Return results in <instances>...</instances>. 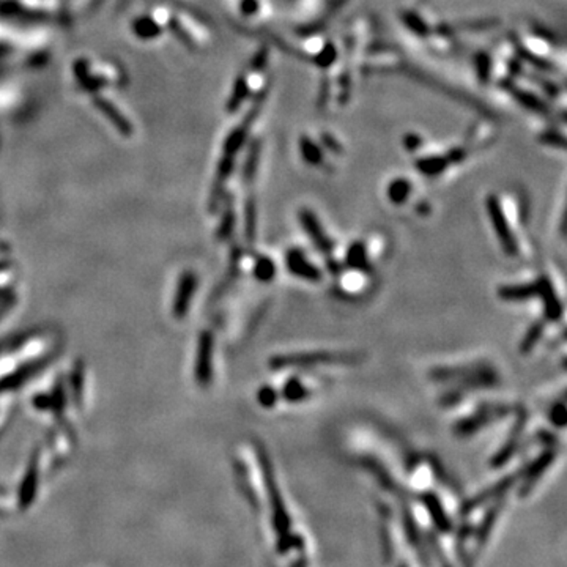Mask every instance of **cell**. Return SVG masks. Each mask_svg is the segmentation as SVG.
Returning a JSON list of instances; mask_svg holds the SVG:
<instances>
[{
    "mask_svg": "<svg viewBox=\"0 0 567 567\" xmlns=\"http://www.w3.org/2000/svg\"><path fill=\"white\" fill-rule=\"evenodd\" d=\"M286 266L288 273L298 277V279L308 282H320L324 279V275H321L320 268H317V266L306 257V254L301 249L298 248L288 249L286 254Z\"/></svg>",
    "mask_w": 567,
    "mask_h": 567,
    "instance_id": "5b68a950",
    "label": "cell"
},
{
    "mask_svg": "<svg viewBox=\"0 0 567 567\" xmlns=\"http://www.w3.org/2000/svg\"><path fill=\"white\" fill-rule=\"evenodd\" d=\"M555 459H557V451H553V449H546V451L539 454L537 457L530 464V466L525 470L524 487H521V492L526 493L528 490H530V488L539 481V477H541L544 472L548 470V466L552 465Z\"/></svg>",
    "mask_w": 567,
    "mask_h": 567,
    "instance_id": "ba28073f",
    "label": "cell"
},
{
    "mask_svg": "<svg viewBox=\"0 0 567 567\" xmlns=\"http://www.w3.org/2000/svg\"><path fill=\"white\" fill-rule=\"evenodd\" d=\"M359 357L352 352H330V350H319V352L277 355L270 359V368L273 370H282L290 368H314L320 364H353Z\"/></svg>",
    "mask_w": 567,
    "mask_h": 567,
    "instance_id": "6da1fadb",
    "label": "cell"
},
{
    "mask_svg": "<svg viewBox=\"0 0 567 567\" xmlns=\"http://www.w3.org/2000/svg\"><path fill=\"white\" fill-rule=\"evenodd\" d=\"M548 419L555 427H559V429H563L566 426V405L563 400L553 404V407L548 411Z\"/></svg>",
    "mask_w": 567,
    "mask_h": 567,
    "instance_id": "44dd1931",
    "label": "cell"
},
{
    "mask_svg": "<svg viewBox=\"0 0 567 567\" xmlns=\"http://www.w3.org/2000/svg\"><path fill=\"white\" fill-rule=\"evenodd\" d=\"M544 331H546V324H544L542 320H537L533 324L530 328H528V331L525 332L524 339H521L520 342V353L521 355H528L531 353V350L535 348L539 341H541L542 336H544Z\"/></svg>",
    "mask_w": 567,
    "mask_h": 567,
    "instance_id": "4fadbf2b",
    "label": "cell"
},
{
    "mask_svg": "<svg viewBox=\"0 0 567 567\" xmlns=\"http://www.w3.org/2000/svg\"><path fill=\"white\" fill-rule=\"evenodd\" d=\"M298 219L304 232L308 233V237L310 238V241H312L314 246L319 249L321 254L330 255L332 252V249H335V243H332L331 238L325 233L319 218H317L310 210L303 208V210H299Z\"/></svg>",
    "mask_w": 567,
    "mask_h": 567,
    "instance_id": "277c9868",
    "label": "cell"
},
{
    "mask_svg": "<svg viewBox=\"0 0 567 567\" xmlns=\"http://www.w3.org/2000/svg\"><path fill=\"white\" fill-rule=\"evenodd\" d=\"M257 399L262 407L265 408H273L275 405L277 404V400H279V392L276 391L273 386H262L260 388V391L257 394Z\"/></svg>",
    "mask_w": 567,
    "mask_h": 567,
    "instance_id": "ffe728a7",
    "label": "cell"
},
{
    "mask_svg": "<svg viewBox=\"0 0 567 567\" xmlns=\"http://www.w3.org/2000/svg\"><path fill=\"white\" fill-rule=\"evenodd\" d=\"M536 284H537V298L542 299L546 319L550 321H559L561 317H563L564 314V309L557 293V288L553 287L552 281H550L547 276L539 277Z\"/></svg>",
    "mask_w": 567,
    "mask_h": 567,
    "instance_id": "8992f818",
    "label": "cell"
},
{
    "mask_svg": "<svg viewBox=\"0 0 567 567\" xmlns=\"http://www.w3.org/2000/svg\"><path fill=\"white\" fill-rule=\"evenodd\" d=\"M509 411L510 410L508 407H504V405L484 404L475 411V413H471L470 416H466V418L455 422L454 433L457 437H471L475 435L476 432H479L484 427L490 424V422L504 418L506 415H509Z\"/></svg>",
    "mask_w": 567,
    "mask_h": 567,
    "instance_id": "7a4b0ae2",
    "label": "cell"
},
{
    "mask_svg": "<svg viewBox=\"0 0 567 567\" xmlns=\"http://www.w3.org/2000/svg\"><path fill=\"white\" fill-rule=\"evenodd\" d=\"M257 159H259V142H254V146L251 147V152H249L246 166H244V180L246 181H251L254 179L255 170H257Z\"/></svg>",
    "mask_w": 567,
    "mask_h": 567,
    "instance_id": "603a6c76",
    "label": "cell"
},
{
    "mask_svg": "<svg viewBox=\"0 0 567 567\" xmlns=\"http://www.w3.org/2000/svg\"><path fill=\"white\" fill-rule=\"evenodd\" d=\"M170 29L174 30L175 33H179V37H180V40H181V41H185L186 44H191V40H189V38H188V35L185 33V30L181 29V26H180V22H179V21H175V19L172 21V22H170Z\"/></svg>",
    "mask_w": 567,
    "mask_h": 567,
    "instance_id": "484cf974",
    "label": "cell"
},
{
    "mask_svg": "<svg viewBox=\"0 0 567 567\" xmlns=\"http://www.w3.org/2000/svg\"><path fill=\"white\" fill-rule=\"evenodd\" d=\"M448 164L449 161L440 157L422 158L419 161H416V168H418L421 174H424L427 177H435L438 174H441V172L448 168Z\"/></svg>",
    "mask_w": 567,
    "mask_h": 567,
    "instance_id": "9a60e30c",
    "label": "cell"
},
{
    "mask_svg": "<svg viewBox=\"0 0 567 567\" xmlns=\"http://www.w3.org/2000/svg\"><path fill=\"white\" fill-rule=\"evenodd\" d=\"M498 297L509 303H521L531 298H537V284L524 282V284H508L498 288Z\"/></svg>",
    "mask_w": 567,
    "mask_h": 567,
    "instance_id": "9c48e42d",
    "label": "cell"
},
{
    "mask_svg": "<svg viewBox=\"0 0 567 567\" xmlns=\"http://www.w3.org/2000/svg\"><path fill=\"white\" fill-rule=\"evenodd\" d=\"M301 153H303L304 159L308 161L309 164H312V166H320L321 159H324V157H321V152L319 150V147L314 146V143L310 142V141H308V139H306V137L301 141Z\"/></svg>",
    "mask_w": 567,
    "mask_h": 567,
    "instance_id": "d6986e66",
    "label": "cell"
},
{
    "mask_svg": "<svg viewBox=\"0 0 567 567\" xmlns=\"http://www.w3.org/2000/svg\"><path fill=\"white\" fill-rule=\"evenodd\" d=\"M411 194V183L405 179H397L389 183L388 186V199L394 205H402L407 202Z\"/></svg>",
    "mask_w": 567,
    "mask_h": 567,
    "instance_id": "5bb4252c",
    "label": "cell"
},
{
    "mask_svg": "<svg viewBox=\"0 0 567 567\" xmlns=\"http://www.w3.org/2000/svg\"><path fill=\"white\" fill-rule=\"evenodd\" d=\"M248 93V84H246V77L244 74H241L240 79L237 81V86H235V90H233V94L230 98V103H229V110H235L238 106L241 104L243 98L246 97Z\"/></svg>",
    "mask_w": 567,
    "mask_h": 567,
    "instance_id": "7402d4cb",
    "label": "cell"
},
{
    "mask_svg": "<svg viewBox=\"0 0 567 567\" xmlns=\"http://www.w3.org/2000/svg\"><path fill=\"white\" fill-rule=\"evenodd\" d=\"M254 276L257 277L260 282H271L276 276V265L270 257H259L254 266Z\"/></svg>",
    "mask_w": 567,
    "mask_h": 567,
    "instance_id": "2e32d148",
    "label": "cell"
},
{
    "mask_svg": "<svg viewBox=\"0 0 567 567\" xmlns=\"http://www.w3.org/2000/svg\"><path fill=\"white\" fill-rule=\"evenodd\" d=\"M135 32L143 40H150V38L159 35L161 27L152 18H141L135 22Z\"/></svg>",
    "mask_w": 567,
    "mask_h": 567,
    "instance_id": "e0dca14e",
    "label": "cell"
},
{
    "mask_svg": "<svg viewBox=\"0 0 567 567\" xmlns=\"http://www.w3.org/2000/svg\"><path fill=\"white\" fill-rule=\"evenodd\" d=\"M506 86L509 87V90L513 92L514 97L519 98V101H520L521 104H525L526 108H530V109H533V110H537V112H542V114L547 112L546 106H544L541 101H539V99L535 97V94L526 93V92H521V90H517V88H515L514 86L509 84V82H506Z\"/></svg>",
    "mask_w": 567,
    "mask_h": 567,
    "instance_id": "ac0fdd59",
    "label": "cell"
},
{
    "mask_svg": "<svg viewBox=\"0 0 567 567\" xmlns=\"http://www.w3.org/2000/svg\"><path fill=\"white\" fill-rule=\"evenodd\" d=\"M525 422H526V413L525 411H521V413L517 416V421L513 427V430L509 433V438L506 440V443L503 444L501 448L498 449L497 454L493 455L492 459V465L495 468H501L504 464H508L510 457L515 454L517 448H519V443H520V437H521V432H524V427H525Z\"/></svg>",
    "mask_w": 567,
    "mask_h": 567,
    "instance_id": "52a82bcc",
    "label": "cell"
},
{
    "mask_svg": "<svg viewBox=\"0 0 567 567\" xmlns=\"http://www.w3.org/2000/svg\"><path fill=\"white\" fill-rule=\"evenodd\" d=\"M486 208L488 219H490L493 230L497 233V238L499 244H501L503 251L509 255V257H517L519 255V244L510 229L509 221L506 218L501 203L497 196H488L486 200Z\"/></svg>",
    "mask_w": 567,
    "mask_h": 567,
    "instance_id": "3957f363",
    "label": "cell"
},
{
    "mask_svg": "<svg viewBox=\"0 0 567 567\" xmlns=\"http://www.w3.org/2000/svg\"><path fill=\"white\" fill-rule=\"evenodd\" d=\"M93 103L106 117H108L110 121H112L114 126L121 132V135H125V136L131 135L132 126L130 123V120L125 119V117L121 115L120 110L117 109L112 103L108 101V99L103 98V97H98V94L93 98Z\"/></svg>",
    "mask_w": 567,
    "mask_h": 567,
    "instance_id": "30bf717a",
    "label": "cell"
},
{
    "mask_svg": "<svg viewBox=\"0 0 567 567\" xmlns=\"http://www.w3.org/2000/svg\"><path fill=\"white\" fill-rule=\"evenodd\" d=\"M309 394L310 389L306 388L304 383L298 378H288L281 389V396L290 404L301 402V400L309 397Z\"/></svg>",
    "mask_w": 567,
    "mask_h": 567,
    "instance_id": "7c38bea8",
    "label": "cell"
},
{
    "mask_svg": "<svg viewBox=\"0 0 567 567\" xmlns=\"http://www.w3.org/2000/svg\"><path fill=\"white\" fill-rule=\"evenodd\" d=\"M255 203L254 200H249L246 205V237L248 240L254 243L255 238V224H257V216H255Z\"/></svg>",
    "mask_w": 567,
    "mask_h": 567,
    "instance_id": "cb8c5ba5",
    "label": "cell"
},
{
    "mask_svg": "<svg viewBox=\"0 0 567 567\" xmlns=\"http://www.w3.org/2000/svg\"><path fill=\"white\" fill-rule=\"evenodd\" d=\"M259 8L257 0H243L241 2V10L244 14H254Z\"/></svg>",
    "mask_w": 567,
    "mask_h": 567,
    "instance_id": "d4e9b609",
    "label": "cell"
},
{
    "mask_svg": "<svg viewBox=\"0 0 567 567\" xmlns=\"http://www.w3.org/2000/svg\"><path fill=\"white\" fill-rule=\"evenodd\" d=\"M346 263L348 268L363 271V273H368V271L372 270L368 249H366V244L363 241H355L350 244L346 255Z\"/></svg>",
    "mask_w": 567,
    "mask_h": 567,
    "instance_id": "8fae6325",
    "label": "cell"
}]
</instances>
